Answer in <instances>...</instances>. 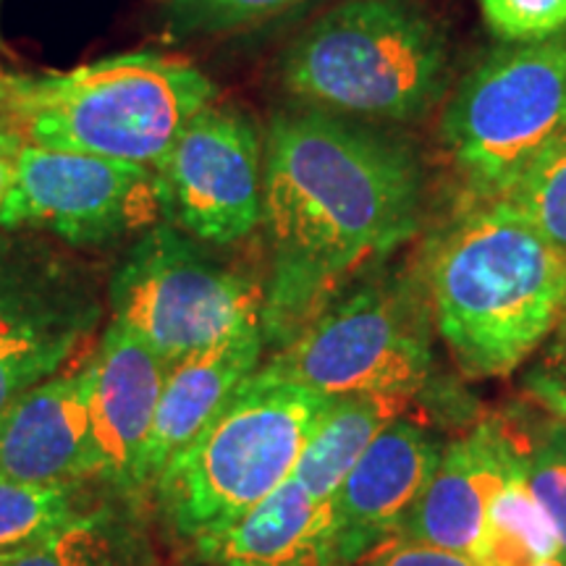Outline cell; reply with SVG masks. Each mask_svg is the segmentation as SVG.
<instances>
[{"mask_svg":"<svg viewBox=\"0 0 566 566\" xmlns=\"http://www.w3.org/2000/svg\"><path fill=\"white\" fill-rule=\"evenodd\" d=\"M334 399L260 365L153 483L174 533L226 530L292 478Z\"/></svg>","mask_w":566,"mask_h":566,"instance_id":"5b68a950","label":"cell"},{"mask_svg":"<svg viewBox=\"0 0 566 566\" xmlns=\"http://www.w3.org/2000/svg\"><path fill=\"white\" fill-rule=\"evenodd\" d=\"M470 556L478 566H541L558 558L556 530L525 483L520 446L504 485L488 504L483 530Z\"/></svg>","mask_w":566,"mask_h":566,"instance_id":"ffe728a7","label":"cell"},{"mask_svg":"<svg viewBox=\"0 0 566 566\" xmlns=\"http://www.w3.org/2000/svg\"><path fill=\"white\" fill-rule=\"evenodd\" d=\"M566 132V30L501 42L449 95L443 145L470 200H499Z\"/></svg>","mask_w":566,"mask_h":566,"instance_id":"52a82bcc","label":"cell"},{"mask_svg":"<svg viewBox=\"0 0 566 566\" xmlns=\"http://www.w3.org/2000/svg\"><path fill=\"white\" fill-rule=\"evenodd\" d=\"M541 566H564V564L558 562V558H554V562H546V564H541Z\"/></svg>","mask_w":566,"mask_h":566,"instance_id":"83f0119b","label":"cell"},{"mask_svg":"<svg viewBox=\"0 0 566 566\" xmlns=\"http://www.w3.org/2000/svg\"><path fill=\"white\" fill-rule=\"evenodd\" d=\"M163 221L205 244H237L263 218V137L239 105H205L158 168Z\"/></svg>","mask_w":566,"mask_h":566,"instance_id":"8fae6325","label":"cell"},{"mask_svg":"<svg viewBox=\"0 0 566 566\" xmlns=\"http://www.w3.org/2000/svg\"><path fill=\"white\" fill-rule=\"evenodd\" d=\"M90 506L82 485H34L0 475V558L32 548Z\"/></svg>","mask_w":566,"mask_h":566,"instance_id":"44dd1931","label":"cell"},{"mask_svg":"<svg viewBox=\"0 0 566 566\" xmlns=\"http://www.w3.org/2000/svg\"><path fill=\"white\" fill-rule=\"evenodd\" d=\"M420 155L321 108L275 113L263 139L265 346L281 349L420 231Z\"/></svg>","mask_w":566,"mask_h":566,"instance_id":"6da1fadb","label":"cell"},{"mask_svg":"<svg viewBox=\"0 0 566 566\" xmlns=\"http://www.w3.org/2000/svg\"><path fill=\"white\" fill-rule=\"evenodd\" d=\"M488 30L504 42H535L566 30V0H478Z\"/></svg>","mask_w":566,"mask_h":566,"instance_id":"d4e9b609","label":"cell"},{"mask_svg":"<svg viewBox=\"0 0 566 566\" xmlns=\"http://www.w3.org/2000/svg\"><path fill=\"white\" fill-rule=\"evenodd\" d=\"M21 150H24V139L19 137L9 118L0 116V212H3L6 197H9L13 179H17Z\"/></svg>","mask_w":566,"mask_h":566,"instance_id":"4316f807","label":"cell"},{"mask_svg":"<svg viewBox=\"0 0 566 566\" xmlns=\"http://www.w3.org/2000/svg\"><path fill=\"white\" fill-rule=\"evenodd\" d=\"M516 443L493 420L443 446L441 462L396 537L472 554L491 499L504 485Z\"/></svg>","mask_w":566,"mask_h":566,"instance_id":"9a60e30c","label":"cell"},{"mask_svg":"<svg viewBox=\"0 0 566 566\" xmlns=\"http://www.w3.org/2000/svg\"><path fill=\"white\" fill-rule=\"evenodd\" d=\"M352 566H478L472 556L457 554L424 543L405 541V537H388L378 546L367 551Z\"/></svg>","mask_w":566,"mask_h":566,"instance_id":"484cf974","label":"cell"},{"mask_svg":"<svg viewBox=\"0 0 566 566\" xmlns=\"http://www.w3.org/2000/svg\"><path fill=\"white\" fill-rule=\"evenodd\" d=\"M281 82L304 108L422 122L449 92V40L417 0H344L289 45Z\"/></svg>","mask_w":566,"mask_h":566,"instance_id":"277c9868","label":"cell"},{"mask_svg":"<svg viewBox=\"0 0 566 566\" xmlns=\"http://www.w3.org/2000/svg\"><path fill=\"white\" fill-rule=\"evenodd\" d=\"M415 396H338L304 446L292 480L321 501H331L380 430L407 417Z\"/></svg>","mask_w":566,"mask_h":566,"instance_id":"ac0fdd59","label":"cell"},{"mask_svg":"<svg viewBox=\"0 0 566 566\" xmlns=\"http://www.w3.org/2000/svg\"><path fill=\"white\" fill-rule=\"evenodd\" d=\"M0 566H155L142 522L118 504H90Z\"/></svg>","mask_w":566,"mask_h":566,"instance_id":"d6986e66","label":"cell"},{"mask_svg":"<svg viewBox=\"0 0 566 566\" xmlns=\"http://www.w3.org/2000/svg\"><path fill=\"white\" fill-rule=\"evenodd\" d=\"M441 454L443 443L424 424L407 417L375 436L331 499L338 562L352 566L399 533Z\"/></svg>","mask_w":566,"mask_h":566,"instance_id":"4fadbf2b","label":"cell"},{"mask_svg":"<svg viewBox=\"0 0 566 566\" xmlns=\"http://www.w3.org/2000/svg\"><path fill=\"white\" fill-rule=\"evenodd\" d=\"M216 84L184 59L126 53L38 76H0V116L24 145L158 168Z\"/></svg>","mask_w":566,"mask_h":566,"instance_id":"3957f363","label":"cell"},{"mask_svg":"<svg viewBox=\"0 0 566 566\" xmlns=\"http://www.w3.org/2000/svg\"><path fill=\"white\" fill-rule=\"evenodd\" d=\"M566 254V132L499 197Z\"/></svg>","mask_w":566,"mask_h":566,"instance_id":"7402d4cb","label":"cell"},{"mask_svg":"<svg viewBox=\"0 0 566 566\" xmlns=\"http://www.w3.org/2000/svg\"><path fill=\"white\" fill-rule=\"evenodd\" d=\"M302 0H168L166 32L174 40L223 34L273 19Z\"/></svg>","mask_w":566,"mask_h":566,"instance_id":"603a6c76","label":"cell"},{"mask_svg":"<svg viewBox=\"0 0 566 566\" xmlns=\"http://www.w3.org/2000/svg\"><path fill=\"white\" fill-rule=\"evenodd\" d=\"M97 273L45 233L0 231V412L53 378L103 321Z\"/></svg>","mask_w":566,"mask_h":566,"instance_id":"9c48e42d","label":"cell"},{"mask_svg":"<svg viewBox=\"0 0 566 566\" xmlns=\"http://www.w3.org/2000/svg\"><path fill=\"white\" fill-rule=\"evenodd\" d=\"M265 286L223 263L205 242L160 221L139 233L108 283L113 321L168 365L247 328H263Z\"/></svg>","mask_w":566,"mask_h":566,"instance_id":"ba28073f","label":"cell"},{"mask_svg":"<svg viewBox=\"0 0 566 566\" xmlns=\"http://www.w3.org/2000/svg\"><path fill=\"white\" fill-rule=\"evenodd\" d=\"M433 336L422 271L380 265L275 349L265 365L331 399L417 396L433 375Z\"/></svg>","mask_w":566,"mask_h":566,"instance_id":"8992f818","label":"cell"},{"mask_svg":"<svg viewBox=\"0 0 566 566\" xmlns=\"http://www.w3.org/2000/svg\"><path fill=\"white\" fill-rule=\"evenodd\" d=\"M163 221L158 171L126 160L24 145L0 229L105 247Z\"/></svg>","mask_w":566,"mask_h":566,"instance_id":"30bf717a","label":"cell"},{"mask_svg":"<svg viewBox=\"0 0 566 566\" xmlns=\"http://www.w3.org/2000/svg\"><path fill=\"white\" fill-rule=\"evenodd\" d=\"M90 365L42 380L0 412V475L34 485L97 480Z\"/></svg>","mask_w":566,"mask_h":566,"instance_id":"5bb4252c","label":"cell"},{"mask_svg":"<svg viewBox=\"0 0 566 566\" xmlns=\"http://www.w3.org/2000/svg\"><path fill=\"white\" fill-rule=\"evenodd\" d=\"M90 422L97 480L122 499L142 488V457L153 433L168 363L129 325L111 321L90 359Z\"/></svg>","mask_w":566,"mask_h":566,"instance_id":"7c38bea8","label":"cell"},{"mask_svg":"<svg viewBox=\"0 0 566 566\" xmlns=\"http://www.w3.org/2000/svg\"><path fill=\"white\" fill-rule=\"evenodd\" d=\"M441 336L467 378H501L566 321V254L499 200L467 197L422 250Z\"/></svg>","mask_w":566,"mask_h":566,"instance_id":"7a4b0ae2","label":"cell"},{"mask_svg":"<svg viewBox=\"0 0 566 566\" xmlns=\"http://www.w3.org/2000/svg\"><path fill=\"white\" fill-rule=\"evenodd\" d=\"M0 76H3V74H0Z\"/></svg>","mask_w":566,"mask_h":566,"instance_id":"f1b7e54d","label":"cell"},{"mask_svg":"<svg viewBox=\"0 0 566 566\" xmlns=\"http://www.w3.org/2000/svg\"><path fill=\"white\" fill-rule=\"evenodd\" d=\"M192 546L210 566H344L331 501L315 499L292 478L242 520Z\"/></svg>","mask_w":566,"mask_h":566,"instance_id":"e0dca14e","label":"cell"},{"mask_svg":"<svg viewBox=\"0 0 566 566\" xmlns=\"http://www.w3.org/2000/svg\"><path fill=\"white\" fill-rule=\"evenodd\" d=\"M520 454L525 483L556 530L558 562L566 566V422L548 424Z\"/></svg>","mask_w":566,"mask_h":566,"instance_id":"cb8c5ba5","label":"cell"},{"mask_svg":"<svg viewBox=\"0 0 566 566\" xmlns=\"http://www.w3.org/2000/svg\"><path fill=\"white\" fill-rule=\"evenodd\" d=\"M263 349L265 336L258 325L168 365L153 433L142 457V488H153L168 462L216 420L233 391L263 365Z\"/></svg>","mask_w":566,"mask_h":566,"instance_id":"2e32d148","label":"cell"}]
</instances>
